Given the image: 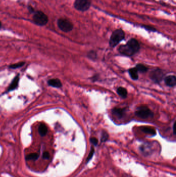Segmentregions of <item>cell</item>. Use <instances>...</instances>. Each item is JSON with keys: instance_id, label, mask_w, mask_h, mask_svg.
<instances>
[{"instance_id": "obj_16", "label": "cell", "mask_w": 176, "mask_h": 177, "mask_svg": "<svg viewBox=\"0 0 176 177\" xmlns=\"http://www.w3.org/2000/svg\"><path fill=\"white\" fill-rule=\"evenodd\" d=\"M135 68L137 69V71L141 73H145L148 70L147 68L141 64H137Z\"/></svg>"}, {"instance_id": "obj_12", "label": "cell", "mask_w": 176, "mask_h": 177, "mask_svg": "<svg viewBox=\"0 0 176 177\" xmlns=\"http://www.w3.org/2000/svg\"><path fill=\"white\" fill-rule=\"evenodd\" d=\"M19 81V76H17L15 78L13 79L11 85L9 87L8 91H12V90L15 89L16 88L18 87Z\"/></svg>"}, {"instance_id": "obj_2", "label": "cell", "mask_w": 176, "mask_h": 177, "mask_svg": "<svg viewBox=\"0 0 176 177\" xmlns=\"http://www.w3.org/2000/svg\"><path fill=\"white\" fill-rule=\"evenodd\" d=\"M125 38V32L122 28H117L113 31L111 34L110 40L109 45L111 47H115L120 42L122 41Z\"/></svg>"}, {"instance_id": "obj_19", "label": "cell", "mask_w": 176, "mask_h": 177, "mask_svg": "<svg viewBox=\"0 0 176 177\" xmlns=\"http://www.w3.org/2000/svg\"><path fill=\"white\" fill-rule=\"evenodd\" d=\"M109 138V135L105 132H103L102 133V136H101V141L102 142H105V141L107 140Z\"/></svg>"}, {"instance_id": "obj_25", "label": "cell", "mask_w": 176, "mask_h": 177, "mask_svg": "<svg viewBox=\"0 0 176 177\" xmlns=\"http://www.w3.org/2000/svg\"><path fill=\"white\" fill-rule=\"evenodd\" d=\"M2 27V23L0 21V28Z\"/></svg>"}, {"instance_id": "obj_5", "label": "cell", "mask_w": 176, "mask_h": 177, "mask_svg": "<svg viewBox=\"0 0 176 177\" xmlns=\"http://www.w3.org/2000/svg\"><path fill=\"white\" fill-rule=\"evenodd\" d=\"M135 114L139 118L143 119L151 118L153 117V113L146 106H141L138 107L135 111Z\"/></svg>"}, {"instance_id": "obj_10", "label": "cell", "mask_w": 176, "mask_h": 177, "mask_svg": "<svg viewBox=\"0 0 176 177\" xmlns=\"http://www.w3.org/2000/svg\"><path fill=\"white\" fill-rule=\"evenodd\" d=\"M48 84L51 87H57V88L61 87L62 86V83L60 81V80H59L58 79H50L48 81Z\"/></svg>"}, {"instance_id": "obj_3", "label": "cell", "mask_w": 176, "mask_h": 177, "mask_svg": "<svg viewBox=\"0 0 176 177\" xmlns=\"http://www.w3.org/2000/svg\"><path fill=\"white\" fill-rule=\"evenodd\" d=\"M57 24L61 31L68 33L73 30L74 24L69 20L65 18H61L57 20Z\"/></svg>"}, {"instance_id": "obj_7", "label": "cell", "mask_w": 176, "mask_h": 177, "mask_svg": "<svg viewBox=\"0 0 176 177\" xmlns=\"http://www.w3.org/2000/svg\"><path fill=\"white\" fill-rule=\"evenodd\" d=\"M164 73L163 71L159 69H155L151 71L150 73V78L151 79L154 81V82L159 83L160 82L163 78Z\"/></svg>"}, {"instance_id": "obj_13", "label": "cell", "mask_w": 176, "mask_h": 177, "mask_svg": "<svg viewBox=\"0 0 176 177\" xmlns=\"http://www.w3.org/2000/svg\"><path fill=\"white\" fill-rule=\"evenodd\" d=\"M141 131L145 133L150 134L151 135H154L156 134V132L153 128L150 127H143L141 129Z\"/></svg>"}, {"instance_id": "obj_1", "label": "cell", "mask_w": 176, "mask_h": 177, "mask_svg": "<svg viewBox=\"0 0 176 177\" xmlns=\"http://www.w3.org/2000/svg\"><path fill=\"white\" fill-rule=\"evenodd\" d=\"M140 45L137 39H129L126 45H122L118 48V51L122 55L127 56H132L139 50Z\"/></svg>"}, {"instance_id": "obj_4", "label": "cell", "mask_w": 176, "mask_h": 177, "mask_svg": "<svg viewBox=\"0 0 176 177\" xmlns=\"http://www.w3.org/2000/svg\"><path fill=\"white\" fill-rule=\"evenodd\" d=\"M91 6L90 0H75L74 3V9L83 13L88 11Z\"/></svg>"}, {"instance_id": "obj_21", "label": "cell", "mask_w": 176, "mask_h": 177, "mask_svg": "<svg viewBox=\"0 0 176 177\" xmlns=\"http://www.w3.org/2000/svg\"><path fill=\"white\" fill-rule=\"evenodd\" d=\"M94 149H93V148H91V150H90V153H89V155H88V158H87V162H89V161L91 160V159H92V157L93 156V155H94Z\"/></svg>"}, {"instance_id": "obj_8", "label": "cell", "mask_w": 176, "mask_h": 177, "mask_svg": "<svg viewBox=\"0 0 176 177\" xmlns=\"http://www.w3.org/2000/svg\"><path fill=\"white\" fill-rule=\"evenodd\" d=\"M164 80L166 85L170 87H173L176 85V77L175 76L170 75L167 76L165 78Z\"/></svg>"}, {"instance_id": "obj_11", "label": "cell", "mask_w": 176, "mask_h": 177, "mask_svg": "<svg viewBox=\"0 0 176 177\" xmlns=\"http://www.w3.org/2000/svg\"><path fill=\"white\" fill-rule=\"evenodd\" d=\"M129 73L130 75V77L133 80H137L139 79V75H138V71L137 69L135 68H131L129 70Z\"/></svg>"}, {"instance_id": "obj_20", "label": "cell", "mask_w": 176, "mask_h": 177, "mask_svg": "<svg viewBox=\"0 0 176 177\" xmlns=\"http://www.w3.org/2000/svg\"><path fill=\"white\" fill-rule=\"evenodd\" d=\"M24 64V62H20V63H18L11 65L10 66V68H17L21 67Z\"/></svg>"}, {"instance_id": "obj_18", "label": "cell", "mask_w": 176, "mask_h": 177, "mask_svg": "<svg viewBox=\"0 0 176 177\" xmlns=\"http://www.w3.org/2000/svg\"><path fill=\"white\" fill-rule=\"evenodd\" d=\"M142 27H143V28H145V29L147 30V31H151V32H156V31H157L156 28H153V27H152V26H150L143 25V26H142Z\"/></svg>"}, {"instance_id": "obj_14", "label": "cell", "mask_w": 176, "mask_h": 177, "mask_svg": "<svg viewBox=\"0 0 176 177\" xmlns=\"http://www.w3.org/2000/svg\"><path fill=\"white\" fill-rule=\"evenodd\" d=\"M38 132L41 136H45L48 132V128L46 125L42 124L39 126Z\"/></svg>"}, {"instance_id": "obj_17", "label": "cell", "mask_w": 176, "mask_h": 177, "mask_svg": "<svg viewBox=\"0 0 176 177\" xmlns=\"http://www.w3.org/2000/svg\"><path fill=\"white\" fill-rule=\"evenodd\" d=\"M38 157V155L37 153H31L30 154H28L26 156V159L27 160L35 161L37 160Z\"/></svg>"}, {"instance_id": "obj_9", "label": "cell", "mask_w": 176, "mask_h": 177, "mask_svg": "<svg viewBox=\"0 0 176 177\" xmlns=\"http://www.w3.org/2000/svg\"><path fill=\"white\" fill-rule=\"evenodd\" d=\"M125 111H126L125 109L119 108H115L112 110V113L118 119H121L124 116Z\"/></svg>"}, {"instance_id": "obj_24", "label": "cell", "mask_w": 176, "mask_h": 177, "mask_svg": "<svg viewBox=\"0 0 176 177\" xmlns=\"http://www.w3.org/2000/svg\"><path fill=\"white\" fill-rule=\"evenodd\" d=\"M175 127H176V122L174 123V125H173V132H174V135L176 134V133H175Z\"/></svg>"}, {"instance_id": "obj_23", "label": "cell", "mask_w": 176, "mask_h": 177, "mask_svg": "<svg viewBox=\"0 0 176 177\" xmlns=\"http://www.w3.org/2000/svg\"><path fill=\"white\" fill-rule=\"evenodd\" d=\"M43 157L45 159H48L50 157V154L48 152H45L43 154Z\"/></svg>"}, {"instance_id": "obj_22", "label": "cell", "mask_w": 176, "mask_h": 177, "mask_svg": "<svg viewBox=\"0 0 176 177\" xmlns=\"http://www.w3.org/2000/svg\"><path fill=\"white\" fill-rule=\"evenodd\" d=\"M90 141L91 142L92 144H94L95 146H96L97 144H98V139L95 137H92L90 139Z\"/></svg>"}, {"instance_id": "obj_6", "label": "cell", "mask_w": 176, "mask_h": 177, "mask_svg": "<svg viewBox=\"0 0 176 177\" xmlns=\"http://www.w3.org/2000/svg\"><path fill=\"white\" fill-rule=\"evenodd\" d=\"M33 21L35 24L39 26H44L48 23L49 19L48 16L42 11L35 12L33 17Z\"/></svg>"}, {"instance_id": "obj_15", "label": "cell", "mask_w": 176, "mask_h": 177, "mask_svg": "<svg viewBox=\"0 0 176 177\" xmlns=\"http://www.w3.org/2000/svg\"><path fill=\"white\" fill-rule=\"evenodd\" d=\"M117 92L119 94V96H121L122 98H126L127 96V90L123 87H119L117 90Z\"/></svg>"}]
</instances>
